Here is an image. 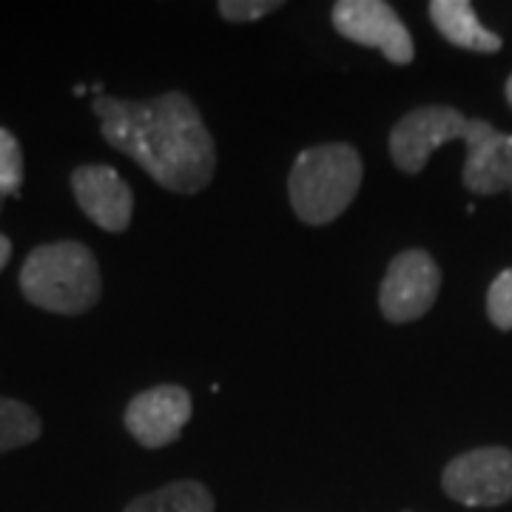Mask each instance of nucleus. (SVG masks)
Listing matches in <instances>:
<instances>
[{"mask_svg":"<svg viewBox=\"0 0 512 512\" xmlns=\"http://www.w3.org/2000/svg\"><path fill=\"white\" fill-rule=\"evenodd\" d=\"M92 111L106 143L131 157L165 191L200 194L214 180L217 146L188 94L165 92L154 100L100 94Z\"/></svg>","mask_w":512,"mask_h":512,"instance_id":"obj_1","label":"nucleus"},{"mask_svg":"<svg viewBox=\"0 0 512 512\" xmlns=\"http://www.w3.org/2000/svg\"><path fill=\"white\" fill-rule=\"evenodd\" d=\"M20 291L40 311L80 316L100 302V265L92 251L74 239L37 245L20 268Z\"/></svg>","mask_w":512,"mask_h":512,"instance_id":"obj_2","label":"nucleus"},{"mask_svg":"<svg viewBox=\"0 0 512 512\" xmlns=\"http://www.w3.org/2000/svg\"><path fill=\"white\" fill-rule=\"evenodd\" d=\"M362 157L350 143L305 148L291 168L288 194L293 214L308 225L339 220L362 188Z\"/></svg>","mask_w":512,"mask_h":512,"instance_id":"obj_3","label":"nucleus"},{"mask_svg":"<svg viewBox=\"0 0 512 512\" xmlns=\"http://www.w3.org/2000/svg\"><path fill=\"white\" fill-rule=\"evenodd\" d=\"M439 288L441 271L436 259L419 248L402 251L393 256L379 288L382 316L393 325L416 322L436 305Z\"/></svg>","mask_w":512,"mask_h":512,"instance_id":"obj_4","label":"nucleus"},{"mask_svg":"<svg viewBox=\"0 0 512 512\" xmlns=\"http://www.w3.org/2000/svg\"><path fill=\"white\" fill-rule=\"evenodd\" d=\"M441 487L464 507H501L512 501V450L478 447L456 456L441 476Z\"/></svg>","mask_w":512,"mask_h":512,"instance_id":"obj_5","label":"nucleus"},{"mask_svg":"<svg viewBox=\"0 0 512 512\" xmlns=\"http://www.w3.org/2000/svg\"><path fill=\"white\" fill-rule=\"evenodd\" d=\"M333 29L359 46L379 49L390 63H413V37L399 12L384 0H339L333 6Z\"/></svg>","mask_w":512,"mask_h":512,"instance_id":"obj_6","label":"nucleus"},{"mask_svg":"<svg viewBox=\"0 0 512 512\" xmlns=\"http://www.w3.org/2000/svg\"><path fill=\"white\" fill-rule=\"evenodd\" d=\"M467 117L453 106H419L407 111L390 131V157L404 174L424 171L433 151L450 140H464Z\"/></svg>","mask_w":512,"mask_h":512,"instance_id":"obj_7","label":"nucleus"},{"mask_svg":"<svg viewBox=\"0 0 512 512\" xmlns=\"http://www.w3.org/2000/svg\"><path fill=\"white\" fill-rule=\"evenodd\" d=\"M191 393L180 384H157L137 393L126 407V430L137 444L148 450L168 447L180 439L183 427L191 419Z\"/></svg>","mask_w":512,"mask_h":512,"instance_id":"obj_8","label":"nucleus"},{"mask_svg":"<svg viewBox=\"0 0 512 512\" xmlns=\"http://www.w3.org/2000/svg\"><path fill=\"white\" fill-rule=\"evenodd\" d=\"M72 191L80 211L89 220L109 231L123 234L134 214V194L111 165H80L72 171Z\"/></svg>","mask_w":512,"mask_h":512,"instance_id":"obj_9","label":"nucleus"},{"mask_svg":"<svg viewBox=\"0 0 512 512\" xmlns=\"http://www.w3.org/2000/svg\"><path fill=\"white\" fill-rule=\"evenodd\" d=\"M464 143H467V160H464L461 180L467 185V191L481 194V197L507 191L512 134L498 131L487 120H470Z\"/></svg>","mask_w":512,"mask_h":512,"instance_id":"obj_10","label":"nucleus"},{"mask_svg":"<svg viewBox=\"0 0 512 512\" xmlns=\"http://www.w3.org/2000/svg\"><path fill=\"white\" fill-rule=\"evenodd\" d=\"M430 20L439 29V35L458 49L478 52V55H495L504 46L501 35L481 26L473 3H467V0H433Z\"/></svg>","mask_w":512,"mask_h":512,"instance_id":"obj_11","label":"nucleus"},{"mask_svg":"<svg viewBox=\"0 0 512 512\" xmlns=\"http://www.w3.org/2000/svg\"><path fill=\"white\" fill-rule=\"evenodd\" d=\"M123 512H214V498L197 481H171L160 490L137 495Z\"/></svg>","mask_w":512,"mask_h":512,"instance_id":"obj_12","label":"nucleus"},{"mask_svg":"<svg viewBox=\"0 0 512 512\" xmlns=\"http://www.w3.org/2000/svg\"><path fill=\"white\" fill-rule=\"evenodd\" d=\"M43 421L29 404L0 396V456L40 439Z\"/></svg>","mask_w":512,"mask_h":512,"instance_id":"obj_13","label":"nucleus"},{"mask_svg":"<svg viewBox=\"0 0 512 512\" xmlns=\"http://www.w3.org/2000/svg\"><path fill=\"white\" fill-rule=\"evenodd\" d=\"M23 185V151L18 137L6 128H0V194H18Z\"/></svg>","mask_w":512,"mask_h":512,"instance_id":"obj_14","label":"nucleus"},{"mask_svg":"<svg viewBox=\"0 0 512 512\" xmlns=\"http://www.w3.org/2000/svg\"><path fill=\"white\" fill-rule=\"evenodd\" d=\"M487 316L498 330H512V268L493 279L487 291Z\"/></svg>","mask_w":512,"mask_h":512,"instance_id":"obj_15","label":"nucleus"},{"mask_svg":"<svg viewBox=\"0 0 512 512\" xmlns=\"http://www.w3.org/2000/svg\"><path fill=\"white\" fill-rule=\"evenodd\" d=\"M282 0H222L220 15L234 23H248V20H259L271 15L276 9H282Z\"/></svg>","mask_w":512,"mask_h":512,"instance_id":"obj_16","label":"nucleus"},{"mask_svg":"<svg viewBox=\"0 0 512 512\" xmlns=\"http://www.w3.org/2000/svg\"><path fill=\"white\" fill-rule=\"evenodd\" d=\"M12 259V239L6 234H0V271L6 268V262Z\"/></svg>","mask_w":512,"mask_h":512,"instance_id":"obj_17","label":"nucleus"},{"mask_svg":"<svg viewBox=\"0 0 512 512\" xmlns=\"http://www.w3.org/2000/svg\"><path fill=\"white\" fill-rule=\"evenodd\" d=\"M504 94H507V103H510V109H512V74H510V80H507V86H504Z\"/></svg>","mask_w":512,"mask_h":512,"instance_id":"obj_18","label":"nucleus"},{"mask_svg":"<svg viewBox=\"0 0 512 512\" xmlns=\"http://www.w3.org/2000/svg\"><path fill=\"white\" fill-rule=\"evenodd\" d=\"M507 191H512V148H510V168H507Z\"/></svg>","mask_w":512,"mask_h":512,"instance_id":"obj_19","label":"nucleus"}]
</instances>
